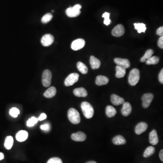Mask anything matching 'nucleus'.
Returning <instances> with one entry per match:
<instances>
[{"mask_svg": "<svg viewBox=\"0 0 163 163\" xmlns=\"http://www.w3.org/2000/svg\"><path fill=\"white\" fill-rule=\"evenodd\" d=\"M81 107L83 115L86 118H92L94 115V109L90 103L87 102H82Z\"/></svg>", "mask_w": 163, "mask_h": 163, "instance_id": "f257e3e1", "label": "nucleus"}, {"mask_svg": "<svg viewBox=\"0 0 163 163\" xmlns=\"http://www.w3.org/2000/svg\"><path fill=\"white\" fill-rule=\"evenodd\" d=\"M68 116L70 122L73 124H79L81 121L80 114L75 108H71L69 109L68 113Z\"/></svg>", "mask_w": 163, "mask_h": 163, "instance_id": "f03ea898", "label": "nucleus"}, {"mask_svg": "<svg viewBox=\"0 0 163 163\" xmlns=\"http://www.w3.org/2000/svg\"><path fill=\"white\" fill-rule=\"evenodd\" d=\"M140 78V73L137 68H134L130 73L128 82L131 86H135L137 84Z\"/></svg>", "mask_w": 163, "mask_h": 163, "instance_id": "7ed1b4c3", "label": "nucleus"}, {"mask_svg": "<svg viewBox=\"0 0 163 163\" xmlns=\"http://www.w3.org/2000/svg\"><path fill=\"white\" fill-rule=\"evenodd\" d=\"M81 8L82 6L80 4L75 5L73 7L68 8L66 11V14L69 17H77L81 14Z\"/></svg>", "mask_w": 163, "mask_h": 163, "instance_id": "20e7f679", "label": "nucleus"}, {"mask_svg": "<svg viewBox=\"0 0 163 163\" xmlns=\"http://www.w3.org/2000/svg\"><path fill=\"white\" fill-rule=\"evenodd\" d=\"M52 77V73L50 70L46 69L43 71L42 78V82L44 87H48L50 86L51 83Z\"/></svg>", "mask_w": 163, "mask_h": 163, "instance_id": "39448f33", "label": "nucleus"}, {"mask_svg": "<svg viewBox=\"0 0 163 163\" xmlns=\"http://www.w3.org/2000/svg\"><path fill=\"white\" fill-rule=\"evenodd\" d=\"M79 77V75L77 73H72L70 74L65 80V85L67 87L72 86L78 81Z\"/></svg>", "mask_w": 163, "mask_h": 163, "instance_id": "423d86ee", "label": "nucleus"}, {"mask_svg": "<svg viewBox=\"0 0 163 163\" xmlns=\"http://www.w3.org/2000/svg\"><path fill=\"white\" fill-rule=\"evenodd\" d=\"M54 39L51 34H46L42 37L41 42L44 47L50 46L54 42Z\"/></svg>", "mask_w": 163, "mask_h": 163, "instance_id": "0eeeda50", "label": "nucleus"}, {"mask_svg": "<svg viewBox=\"0 0 163 163\" xmlns=\"http://www.w3.org/2000/svg\"><path fill=\"white\" fill-rule=\"evenodd\" d=\"M154 99L153 94L151 93H145L142 97V106L144 108H147L150 106V104Z\"/></svg>", "mask_w": 163, "mask_h": 163, "instance_id": "6e6552de", "label": "nucleus"}, {"mask_svg": "<svg viewBox=\"0 0 163 163\" xmlns=\"http://www.w3.org/2000/svg\"><path fill=\"white\" fill-rule=\"evenodd\" d=\"M85 45V41L82 39H78L74 40L71 44V48L74 50H81Z\"/></svg>", "mask_w": 163, "mask_h": 163, "instance_id": "1a4fd4ad", "label": "nucleus"}, {"mask_svg": "<svg viewBox=\"0 0 163 163\" xmlns=\"http://www.w3.org/2000/svg\"><path fill=\"white\" fill-rule=\"evenodd\" d=\"M125 28L121 24L117 25L112 30V34L113 36L116 37L122 36L125 33Z\"/></svg>", "mask_w": 163, "mask_h": 163, "instance_id": "9d476101", "label": "nucleus"}, {"mask_svg": "<svg viewBox=\"0 0 163 163\" xmlns=\"http://www.w3.org/2000/svg\"><path fill=\"white\" fill-rule=\"evenodd\" d=\"M114 62L117 65L124 68L126 69L129 68L130 67V62L127 59L115 58L114 59Z\"/></svg>", "mask_w": 163, "mask_h": 163, "instance_id": "9b49d317", "label": "nucleus"}, {"mask_svg": "<svg viewBox=\"0 0 163 163\" xmlns=\"http://www.w3.org/2000/svg\"><path fill=\"white\" fill-rule=\"evenodd\" d=\"M149 142L152 145H155L159 142V138L155 130H152L149 135Z\"/></svg>", "mask_w": 163, "mask_h": 163, "instance_id": "f8f14e48", "label": "nucleus"}, {"mask_svg": "<svg viewBox=\"0 0 163 163\" xmlns=\"http://www.w3.org/2000/svg\"><path fill=\"white\" fill-rule=\"evenodd\" d=\"M132 111V107L131 105L128 102H125L123 104V106L121 112L124 116H127L131 113Z\"/></svg>", "mask_w": 163, "mask_h": 163, "instance_id": "ddd939ff", "label": "nucleus"}, {"mask_svg": "<svg viewBox=\"0 0 163 163\" xmlns=\"http://www.w3.org/2000/svg\"><path fill=\"white\" fill-rule=\"evenodd\" d=\"M86 137H87L85 133L81 131L74 133L71 136V138L73 140L79 142L84 141L86 139Z\"/></svg>", "mask_w": 163, "mask_h": 163, "instance_id": "4468645a", "label": "nucleus"}, {"mask_svg": "<svg viewBox=\"0 0 163 163\" xmlns=\"http://www.w3.org/2000/svg\"><path fill=\"white\" fill-rule=\"evenodd\" d=\"M148 128V125L145 122H142L139 123L135 128V132L137 135H140L146 131Z\"/></svg>", "mask_w": 163, "mask_h": 163, "instance_id": "2eb2a0df", "label": "nucleus"}, {"mask_svg": "<svg viewBox=\"0 0 163 163\" xmlns=\"http://www.w3.org/2000/svg\"><path fill=\"white\" fill-rule=\"evenodd\" d=\"M28 133L26 130H21L19 131L16 136L17 140L19 142H23L27 139Z\"/></svg>", "mask_w": 163, "mask_h": 163, "instance_id": "dca6fc26", "label": "nucleus"}, {"mask_svg": "<svg viewBox=\"0 0 163 163\" xmlns=\"http://www.w3.org/2000/svg\"><path fill=\"white\" fill-rule=\"evenodd\" d=\"M111 101L113 104L115 106H119L123 104L125 102V100L120 96L116 94H113L111 96Z\"/></svg>", "mask_w": 163, "mask_h": 163, "instance_id": "f3484780", "label": "nucleus"}, {"mask_svg": "<svg viewBox=\"0 0 163 163\" xmlns=\"http://www.w3.org/2000/svg\"><path fill=\"white\" fill-rule=\"evenodd\" d=\"M90 63L92 69H99L101 64L100 61L93 56H91Z\"/></svg>", "mask_w": 163, "mask_h": 163, "instance_id": "a211bd4d", "label": "nucleus"}, {"mask_svg": "<svg viewBox=\"0 0 163 163\" xmlns=\"http://www.w3.org/2000/svg\"><path fill=\"white\" fill-rule=\"evenodd\" d=\"M74 94L78 97H85L88 96V92L85 88H77L74 90Z\"/></svg>", "mask_w": 163, "mask_h": 163, "instance_id": "6ab92c4d", "label": "nucleus"}, {"mask_svg": "<svg viewBox=\"0 0 163 163\" xmlns=\"http://www.w3.org/2000/svg\"><path fill=\"white\" fill-rule=\"evenodd\" d=\"M109 81V79L106 77L99 75L96 78V83L98 86H102L107 84Z\"/></svg>", "mask_w": 163, "mask_h": 163, "instance_id": "aec40b11", "label": "nucleus"}, {"mask_svg": "<svg viewBox=\"0 0 163 163\" xmlns=\"http://www.w3.org/2000/svg\"><path fill=\"white\" fill-rule=\"evenodd\" d=\"M56 92H57V91H56V88L52 86V87H50L45 91V92L43 94V95L46 98L50 99V98H53V97L55 96Z\"/></svg>", "mask_w": 163, "mask_h": 163, "instance_id": "412c9836", "label": "nucleus"}, {"mask_svg": "<svg viewBox=\"0 0 163 163\" xmlns=\"http://www.w3.org/2000/svg\"><path fill=\"white\" fill-rule=\"evenodd\" d=\"M113 142L116 145H122L126 143V140L123 136L118 135L113 138Z\"/></svg>", "mask_w": 163, "mask_h": 163, "instance_id": "4be33fe9", "label": "nucleus"}, {"mask_svg": "<svg viewBox=\"0 0 163 163\" xmlns=\"http://www.w3.org/2000/svg\"><path fill=\"white\" fill-rule=\"evenodd\" d=\"M116 77L117 78H122L124 77L126 75V68L117 65L116 66Z\"/></svg>", "mask_w": 163, "mask_h": 163, "instance_id": "5701e85b", "label": "nucleus"}, {"mask_svg": "<svg viewBox=\"0 0 163 163\" xmlns=\"http://www.w3.org/2000/svg\"><path fill=\"white\" fill-rule=\"evenodd\" d=\"M106 115L108 117H114L116 115V111L114 107H113L112 106H108L106 107Z\"/></svg>", "mask_w": 163, "mask_h": 163, "instance_id": "b1692460", "label": "nucleus"}, {"mask_svg": "<svg viewBox=\"0 0 163 163\" xmlns=\"http://www.w3.org/2000/svg\"><path fill=\"white\" fill-rule=\"evenodd\" d=\"M13 138L12 136H8L6 137L4 143L5 147L7 150H10L12 147L13 144Z\"/></svg>", "mask_w": 163, "mask_h": 163, "instance_id": "393cba45", "label": "nucleus"}, {"mask_svg": "<svg viewBox=\"0 0 163 163\" xmlns=\"http://www.w3.org/2000/svg\"><path fill=\"white\" fill-rule=\"evenodd\" d=\"M77 68L79 72L83 75H86L88 72V68L85 64L82 62H78L77 64Z\"/></svg>", "mask_w": 163, "mask_h": 163, "instance_id": "a878e982", "label": "nucleus"}, {"mask_svg": "<svg viewBox=\"0 0 163 163\" xmlns=\"http://www.w3.org/2000/svg\"><path fill=\"white\" fill-rule=\"evenodd\" d=\"M155 152V148L153 146H149L148 148H146V150L144 153L143 156L145 158H148L150 157L154 154Z\"/></svg>", "mask_w": 163, "mask_h": 163, "instance_id": "bb28decb", "label": "nucleus"}, {"mask_svg": "<svg viewBox=\"0 0 163 163\" xmlns=\"http://www.w3.org/2000/svg\"><path fill=\"white\" fill-rule=\"evenodd\" d=\"M134 25L135 26V29L138 30L139 33L145 32L146 29L145 24L143 23H134Z\"/></svg>", "mask_w": 163, "mask_h": 163, "instance_id": "cd10ccee", "label": "nucleus"}, {"mask_svg": "<svg viewBox=\"0 0 163 163\" xmlns=\"http://www.w3.org/2000/svg\"><path fill=\"white\" fill-rule=\"evenodd\" d=\"M154 51L153 50H151V49H149V50H147L146 51L145 53L144 54V55L140 59V61L141 62H145L147 60L152 57Z\"/></svg>", "mask_w": 163, "mask_h": 163, "instance_id": "c85d7f7f", "label": "nucleus"}, {"mask_svg": "<svg viewBox=\"0 0 163 163\" xmlns=\"http://www.w3.org/2000/svg\"><path fill=\"white\" fill-rule=\"evenodd\" d=\"M160 61V59L157 56H152L145 61L146 64L148 65L156 64Z\"/></svg>", "mask_w": 163, "mask_h": 163, "instance_id": "c756f323", "label": "nucleus"}, {"mask_svg": "<svg viewBox=\"0 0 163 163\" xmlns=\"http://www.w3.org/2000/svg\"><path fill=\"white\" fill-rule=\"evenodd\" d=\"M53 18V15L52 14L49 13L44 15L41 19V22L43 24H47L52 20Z\"/></svg>", "mask_w": 163, "mask_h": 163, "instance_id": "7c9ffc66", "label": "nucleus"}, {"mask_svg": "<svg viewBox=\"0 0 163 163\" xmlns=\"http://www.w3.org/2000/svg\"><path fill=\"white\" fill-rule=\"evenodd\" d=\"M110 13L108 12H105L102 15V17L104 18V24L106 25V26H108V25H110L112 23L111 20L110 19Z\"/></svg>", "mask_w": 163, "mask_h": 163, "instance_id": "2f4dec72", "label": "nucleus"}, {"mask_svg": "<svg viewBox=\"0 0 163 163\" xmlns=\"http://www.w3.org/2000/svg\"><path fill=\"white\" fill-rule=\"evenodd\" d=\"M9 113L11 116H13L14 118H16L18 116V115L20 114V110L16 107H13L10 110Z\"/></svg>", "mask_w": 163, "mask_h": 163, "instance_id": "473e14b6", "label": "nucleus"}, {"mask_svg": "<svg viewBox=\"0 0 163 163\" xmlns=\"http://www.w3.org/2000/svg\"><path fill=\"white\" fill-rule=\"evenodd\" d=\"M38 121V119L35 117H32L30 119H29L27 122V126L29 127H31L34 126L35 124H36Z\"/></svg>", "mask_w": 163, "mask_h": 163, "instance_id": "72a5a7b5", "label": "nucleus"}, {"mask_svg": "<svg viewBox=\"0 0 163 163\" xmlns=\"http://www.w3.org/2000/svg\"><path fill=\"white\" fill-rule=\"evenodd\" d=\"M47 163H63V162L60 158L58 157H54L50 159Z\"/></svg>", "mask_w": 163, "mask_h": 163, "instance_id": "f704fd0d", "label": "nucleus"}, {"mask_svg": "<svg viewBox=\"0 0 163 163\" xmlns=\"http://www.w3.org/2000/svg\"><path fill=\"white\" fill-rule=\"evenodd\" d=\"M40 128L42 130L48 131L50 130V124H43V125H41L40 126Z\"/></svg>", "mask_w": 163, "mask_h": 163, "instance_id": "c9c22d12", "label": "nucleus"}, {"mask_svg": "<svg viewBox=\"0 0 163 163\" xmlns=\"http://www.w3.org/2000/svg\"><path fill=\"white\" fill-rule=\"evenodd\" d=\"M158 46L161 49H163V36H162L159 39L158 42Z\"/></svg>", "mask_w": 163, "mask_h": 163, "instance_id": "e433bc0d", "label": "nucleus"}, {"mask_svg": "<svg viewBox=\"0 0 163 163\" xmlns=\"http://www.w3.org/2000/svg\"><path fill=\"white\" fill-rule=\"evenodd\" d=\"M159 80L161 83H163V69H162L159 75Z\"/></svg>", "mask_w": 163, "mask_h": 163, "instance_id": "4c0bfd02", "label": "nucleus"}, {"mask_svg": "<svg viewBox=\"0 0 163 163\" xmlns=\"http://www.w3.org/2000/svg\"><path fill=\"white\" fill-rule=\"evenodd\" d=\"M157 35L160 36H163V27L161 26L158 29L156 32Z\"/></svg>", "mask_w": 163, "mask_h": 163, "instance_id": "58836bf2", "label": "nucleus"}, {"mask_svg": "<svg viewBox=\"0 0 163 163\" xmlns=\"http://www.w3.org/2000/svg\"><path fill=\"white\" fill-rule=\"evenodd\" d=\"M46 118H47L46 115L45 113H42L40 115V116H39V117L38 119L39 121H41L46 119Z\"/></svg>", "mask_w": 163, "mask_h": 163, "instance_id": "ea45409f", "label": "nucleus"}, {"mask_svg": "<svg viewBox=\"0 0 163 163\" xmlns=\"http://www.w3.org/2000/svg\"><path fill=\"white\" fill-rule=\"evenodd\" d=\"M163 150H161L160 151V154H159V156H160V159L162 161H163Z\"/></svg>", "mask_w": 163, "mask_h": 163, "instance_id": "a19ab883", "label": "nucleus"}, {"mask_svg": "<svg viewBox=\"0 0 163 163\" xmlns=\"http://www.w3.org/2000/svg\"><path fill=\"white\" fill-rule=\"evenodd\" d=\"M4 158V155L2 153L0 152V161L2 160Z\"/></svg>", "mask_w": 163, "mask_h": 163, "instance_id": "79ce46f5", "label": "nucleus"}, {"mask_svg": "<svg viewBox=\"0 0 163 163\" xmlns=\"http://www.w3.org/2000/svg\"><path fill=\"white\" fill-rule=\"evenodd\" d=\"M86 163H97L96 162L93 161H88Z\"/></svg>", "mask_w": 163, "mask_h": 163, "instance_id": "37998d69", "label": "nucleus"}]
</instances>
